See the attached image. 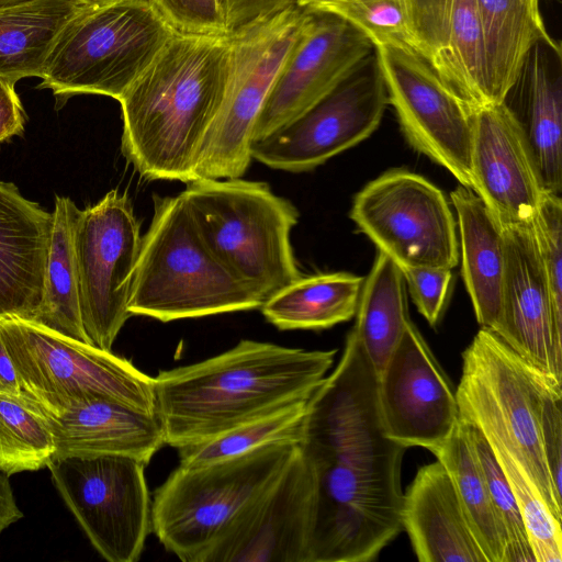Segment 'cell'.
Listing matches in <instances>:
<instances>
[{"label": "cell", "mask_w": 562, "mask_h": 562, "mask_svg": "<svg viewBox=\"0 0 562 562\" xmlns=\"http://www.w3.org/2000/svg\"><path fill=\"white\" fill-rule=\"evenodd\" d=\"M74 0H33L0 8V76L41 77L49 49L81 9Z\"/></svg>", "instance_id": "cell-28"}, {"label": "cell", "mask_w": 562, "mask_h": 562, "mask_svg": "<svg viewBox=\"0 0 562 562\" xmlns=\"http://www.w3.org/2000/svg\"><path fill=\"white\" fill-rule=\"evenodd\" d=\"M355 316L351 330L380 375L409 323L403 271L381 251L363 280Z\"/></svg>", "instance_id": "cell-29"}, {"label": "cell", "mask_w": 562, "mask_h": 562, "mask_svg": "<svg viewBox=\"0 0 562 562\" xmlns=\"http://www.w3.org/2000/svg\"><path fill=\"white\" fill-rule=\"evenodd\" d=\"M23 517L13 496L9 475L0 470V535Z\"/></svg>", "instance_id": "cell-44"}, {"label": "cell", "mask_w": 562, "mask_h": 562, "mask_svg": "<svg viewBox=\"0 0 562 562\" xmlns=\"http://www.w3.org/2000/svg\"><path fill=\"white\" fill-rule=\"evenodd\" d=\"M529 123L526 130L546 191L562 188V87L537 45L530 53Z\"/></svg>", "instance_id": "cell-32"}, {"label": "cell", "mask_w": 562, "mask_h": 562, "mask_svg": "<svg viewBox=\"0 0 562 562\" xmlns=\"http://www.w3.org/2000/svg\"><path fill=\"white\" fill-rule=\"evenodd\" d=\"M296 442H274L195 468L175 469L151 501V531L183 562H202L229 526L282 474Z\"/></svg>", "instance_id": "cell-6"}, {"label": "cell", "mask_w": 562, "mask_h": 562, "mask_svg": "<svg viewBox=\"0 0 562 562\" xmlns=\"http://www.w3.org/2000/svg\"><path fill=\"white\" fill-rule=\"evenodd\" d=\"M401 522L420 562H486L438 460L420 467L403 493Z\"/></svg>", "instance_id": "cell-24"}, {"label": "cell", "mask_w": 562, "mask_h": 562, "mask_svg": "<svg viewBox=\"0 0 562 562\" xmlns=\"http://www.w3.org/2000/svg\"><path fill=\"white\" fill-rule=\"evenodd\" d=\"M547 376L496 334L481 327L462 352L456 396L460 418L507 450L561 519L562 497L552 486L540 440L541 393Z\"/></svg>", "instance_id": "cell-8"}, {"label": "cell", "mask_w": 562, "mask_h": 562, "mask_svg": "<svg viewBox=\"0 0 562 562\" xmlns=\"http://www.w3.org/2000/svg\"><path fill=\"white\" fill-rule=\"evenodd\" d=\"M229 60L228 35L173 32L119 100L122 153L143 178L196 179L199 151L222 105Z\"/></svg>", "instance_id": "cell-3"}, {"label": "cell", "mask_w": 562, "mask_h": 562, "mask_svg": "<svg viewBox=\"0 0 562 562\" xmlns=\"http://www.w3.org/2000/svg\"><path fill=\"white\" fill-rule=\"evenodd\" d=\"M0 337L22 392L43 412L99 396L157 415L154 378L110 350L20 317L0 318Z\"/></svg>", "instance_id": "cell-9"}, {"label": "cell", "mask_w": 562, "mask_h": 562, "mask_svg": "<svg viewBox=\"0 0 562 562\" xmlns=\"http://www.w3.org/2000/svg\"><path fill=\"white\" fill-rule=\"evenodd\" d=\"M350 218L402 270H452L459 261L457 223L443 192L425 177L392 169L367 183Z\"/></svg>", "instance_id": "cell-11"}, {"label": "cell", "mask_w": 562, "mask_h": 562, "mask_svg": "<svg viewBox=\"0 0 562 562\" xmlns=\"http://www.w3.org/2000/svg\"><path fill=\"white\" fill-rule=\"evenodd\" d=\"M503 231L506 269L494 334L529 366L562 382V317L554 311L531 225Z\"/></svg>", "instance_id": "cell-20"}, {"label": "cell", "mask_w": 562, "mask_h": 562, "mask_svg": "<svg viewBox=\"0 0 562 562\" xmlns=\"http://www.w3.org/2000/svg\"><path fill=\"white\" fill-rule=\"evenodd\" d=\"M75 2L86 7H101L124 0H74Z\"/></svg>", "instance_id": "cell-46"}, {"label": "cell", "mask_w": 562, "mask_h": 562, "mask_svg": "<svg viewBox=\"0 0 562 562\" xmlns=\"http://www.w3.org/2000/svg\"><path fill=\"white\" fill-rule=\"evenodd\" d=\"M389 104L375 50L333 92L262 139L251 158L272 169L310 171L368 138Z\"/></svg>", "instance_id": "cell-14"}, {"label": "cell", "mask_w": 562, "mask_h": 562, "mask_svg": "<svg viewBox=\"0 0 562 562\" xmlns=\"http://www.w3.org/2000/svg\"><path fill=\"white\" fill-rule=\"evenodd\" d=\"M555 313L562 317V201L546 192L531 222Z\"/></svg>", "instance_id": "cell-38"}, {"label": "cell", "mask_w": 562, "mask_h": 562, "mask_svg": "<svg viewBox=\"0 0 562 562\" xmlns=\"http://www.w3.org/2000/svg\"><path fill=\"white\" fill-rule=\"evenodd\" d=\"M432 454L450 474L459 501L486 562H506L507 537L462 424Z\"/></svg>", "instance_id": "cell-31"}, {"label": "cell", "mask_w": 562, "mask_h": 562, "mask_svg": "<svg viewBox=\"0 0 562 562\" xmlns=\"http://www.w3.org/2000/svg\"><path fill=\"white\" fill-rule=\"evenodd\" d=\"M363 278L349 272L301 276L270 295L260 306L280 330H319L352 318Z\"/></svg>", "instance_id": "cell-27"}, {"label": "cell", "mask_w": 562, "mask_h": 562, "mask_svg": "<svg viewBox=\"0 0 562 562\" xmlns=\"http://www.w3.org/2000/svg\"><path fill=\"white\" fill-rule=\"evenodd\" d=\"M487 441L514 493L535 562H561V519L549 508L520 463L499 443L491 439Z\"/></svg>", "instance_id": "cell-35"}, {"label": "cell", "mask_w": 562, "mask_h": 562, "mask_svg": "<svg viewBox=\"0 0 562 562\" xmlns=\"http://www.w3.org/2000/svg\"><path fill=\"white\" fill-rule=\"evenodd\" d=\"M128 310L162 323L258 308L263 300L238 280L202 238L183 193L153 198Z\"/></svg>", "instance_id": "cell-4"}, {"label": "cell", "mask_w": 562, "mask_h": 562, "mask_svg": "<svg viewBox=\"0 0 562 562\" xmlns=\"http://www.w3.org/2000/svg\"><path fill=\"white\" fill-rule=\"evenodd\" d=\"M169 26L189 35H228L218 0H149Z\"/></svg>", "instance_id": "cell-39"}, {"label": "cell", "mask_w": 562, "mask_h": 562, "mask_svg": "<svg viewBox=\"0 0 562 562\" xmlns=\"http://www.w3.org/2000/svg\"><path fill=\"white\" fill-rule=\"evenodd\" d=\"M378 391L384 432L406 449L432 453L459 424L456 390L411 321L379 375Z\"/></svg>", "instance_id": "cell-17"}, {"label": "cell", "mask_w": 562, "mask_h": 562, "mask_svg": "<svg viewBox=\"0 0 562 562\" xmlns=\"http://www.w3.org/2000/svg\"><path fill=\"white\" fill-rule=\"evenodd\" d=\"M78 213L72 200L56 196L43 300L32 321L90 344L80 315L74 256V227Z\"/></svg>", "instance_id": "cell-30"}, {"label": "cell", "mask_w": 562, "mask_h": 562, "mask_svg": "<svg viewBox=\"0 0 562 562\" xmlns=\"http://www.w3.org/2000/svg\"><path fill=\"white\" fill-rule=\"evenodd\" d=\"M336 351L243 339L203 361L159 371L154 385L166 445L192 446L310 398Z\"/></svg>", "instance_id": "cell-2"}, {"label": "cell", "mask_w": 562, "mask_h": 562, "mask_svg": "<svg viewBox=\"0 0 562 562\" xmlns=\"http://www.w3.org/2000/svg\"><path fill=\"white\" fill-rule=\"evenodd\" d=\"M173 32L149 0L83 5L53 43L38 88L58 106L82 93L119 101Z\"/></svg>", "instance_id": "cell-7"}, {"label": "cell", "mask_w": 562, "mask_h": 562, "mask_svg": "<svg viewBox=\"0 0 562 562\" xmlns=\"http://www.w3.org/2000/svg\"><path fill=\"white\" fill-rule=\"evenodd\" d=\"M373 50L372 42L346 20L311 11L256 120L251 140L265 138L314 106Z\"/></svg>", "instance_id": "cell-16"}, {"label": "cell", "mask_w": 562, "mask_h": 562, "mask_svg": "<svg viewBox=\"0 0 562 562\" xmlns=\"http://www.w3.org/2000/svg\"><path fill=\"white\" fill-rule=\"evenodd\" d=\"M409 294L429 325L435 326L441 318L447 305L452 273L449 269H407L402 270Z\"/></svg>", "instance_id": "cell-41"}, {"label": "cell", "mask_w": 562, "mask_h": 562, "mask_svg": "<svg viewBox=\"0 0 562 562\" xmlns=\"http://www.w3.org/2000/svg\"><path fill=\"white\" fill-rule=\"evenodd\" d=\"M293 4H296V0H227V34Z\"/></svg>", "instance_id": "cell-42"}, {"label": "cell", "mask_w": 562, "mask_h": 562, "mask_svg": "<svg viewBox=\"0 0 562 562\" xmlns=\"http://www.w3.org/2000/svg\"><path fill=\"white\" fill-rule=\"evenodd\" d=\"M0 392L21 394L18 374L8 350L0 337Z\"/></svg>", "instance_id": "cell-45"}, {"label": "cell", "mask_w": 562, "mask_h": 562, "mask_svg": "<svg viewBox=\"0 0 562 562\" xmlns=\"http://www.w3.org/2000/svg\"><path fill=\"white\" fill-rule=\"evenodd\" d=\"M33 0H0V8L13 7Z\"/></svg>", "instance_id": "cell-47"}, {"label": "cell", "mask_w": 562, "mask_h": 562, "mask_svg": "<svg viewBox=\"0 0 562 562\" xmlns=\"http://www.w3.org/2000/svg\"><path fill=\"white\" fill-rule=\"evenodd\" d=\"M182 191L215 257L263 302L302 276L290 234L294 204L269 184L240 178H198Z\"/></svg>", "instance_id": "cell-5"}, {"label": "cell", "mask_w": 562, "mask_h": 562, "mask_svg": "<svg viewBox=\"0 0 562 562\" xmlns=\"http://www.w3.org/2000/svg\"><path fill=\"white\" fill-rule=\"evenodd\" d=\"M475 4L490 102H505L537 45L544 44L558 57L561 47L546 30L539 0H475Z\"/></svg>", "instance_id": "cell-26"}, {"label": "cell", "mask_w": 562, "mask_h": 562, "mask_svg": "<svg viewBox=\"0 0 562 562\" xmlns=\"http://www.w3.org/2000/svg\"><path fill=\"white\" fill-rule=\"evenodd\" d=\"M311 11L296 4L231 33L229 74L222 105L202 142L198 178H240L251 158L256 120Z\"/></svg>", "instance_id": "cell-10"}, {"label": "cell", "mask_w": 562, "mask_h": 562, "mask_svg": "<svg viewBox=\"0 0 562 562\" xmlns=\"http://www.w3.org/2000/svg\"><path fill=\"white\" fill-rule=\"evenodd\" d=\"M313 477L299 445L279 479L225 531L202 562H308Z\"/></svg>", "instance_id": "cell-19"}, {"label": "cell", "mask_w": 562, "mask_h": 562, "mask_svg": "<svg viewBox=\"0 0 562 562\" xmlns=\"http://www.w3.org/2000/svg\"><path fill=\"white\" fill-rule=\"evenodd\" d=\"M307 10L346 20L374 46L396 45L413 49L406 0H322Z\"/></svg>", "instance_id": "cell-37"}, {"label": "cell", "mask_w": 562, "mask_h": 562, "mask_svg": "<svg viewBox=\"0 0 562 562\" xmlns=\"http://www.w3.org/2000/svg\"><path fill=\"white\" fill-rule=\"evenodd\" d=\"M53 434L41 407L25 393L0 392V470L9 476L47 468Z\"/></svg>", "instance_id": "cell-34"}, {"label": "cell", "mask_w": 562, "mask_h": 562, "mask_svg": "<svg viewBox=\"0 0 562 562\" xmlns=\"http://www.w3.org/2000/svg\"><path fill=\"white\" fill-rule=\"evenodd\" d=\"M145 467L126 456L66 457L47 467L67 507L109 562L139 560L151 531Z\"/></svg>", "instance_id": "cell-12"}, {"label": "cell", "mask_w": 562, "mask_h": 562, "mask_svg": "<svg viewBox=\"0 0 562 562\" xmlns=\"http://www.w3.org/2000/svg\"><path fill=\"white\" fill-rule=\"evenodd\" d=\"M461 420L485 480L496 515L506 532V562H535L514 493L487 439L477 427Z\"/></svg>", "instance_id": "cell-36"}, {"label": "cell", "mask_w": 562, "mask_h": 562, "mask_svg": "<svg viewBox=\"0 0 562 562\" xmlns=\"http://www.w3.org/2000/svg\"><path fill=\"white\" fill-rule=\"evenodd\" d=\"M224 13H225V16H226V5H227V0H218ZM226 19V18H225Z\"/></svg>", "instance_id": "cell-48"}, {"label": "cell", "mask_w": 562, "mask_h": 562, "mask_svg": "<svg viewBox=\"0 0 562 562\" xmlns=\"http://www.w3.org/2000/svg\"><path fill=\"white\" fill-rule=\"evenodd\" d=\"M140 225L125 193L113 189L79 210L74 256L80 315L89 342L112 349L132 316L131 285L140 248Z\"/></svg>", "instance_id": "cell-13"}, {"label": "cell", "mask_w": 562, "mask_h": 562, "mask_svg": "<svg viewBox=\"0 0 562 562\" xmlns=\"http://www.w3.org/2000/svg\"><path fill=\"white\" fill-rule=\"evenodd\" d=\"M539 425L546 467L554 492L562 497V382L552 376L543 382Z\"/></svg>", "instance_id": "cell-40"}, {"label": "cell", "mask_w": 562, "mask_h": 562, "mask_svg": "<svg viewBox=\"0 0 562 562\" xmlns=\"http://www.w3.org/2000/svg\"><path fill=\"white\" fill-rule=\"evenodd\" d=\"M461 246V274L481 327L495 333L506 269L503 227L475 192L459 184L450 192Z\"/></svg>", "instance_id": "cell-25"}, {"label": "cell", "mask_w": 562, "mask_h": 562, "mask_svg": "<svg viewBox=\"0 0 562 562\" xmlns=\"http://www.w3.org/2000/svg\"><path fill=\"white\" fill-rule=\"evenodd\" d=\"M379 375L352 330L307 401L299 449L313 477L308 562H369L403 530L406 448L390 439Z\"/></svg>", "instance_id": "cell-1"}, {"label": "cell", "mask_w": 562, "mask_h": 562, "mask_svg": "<svg viewBox=\"0 0 562 562\" xmlns=\"http://www.w3.org/2000/svg\"><path fill=\"white\" fill-rule=\"evenodd\" d=\"M53 213L0 181V318L33 319L44 293Z\"/></svg>", "instance_id": "cell-22"}, {"label": "cell", "mask_w": 562, "mask_h": 562, "mask_svg": "<svg viewBox=\"0 0 562 562\" xmlns=\"http://www.w3.org/2000/svg\"><path fill=\"white\" fill-rule=\"evenodd\" d=\"M55 443L53 460L66 457L126 456L149 463L166 445L158 415L92 396L46 413Z\"/></svg>", "instance_id": "cell-23"}, {"label": "cell", "mask_w": 562, "mask_h": 562, "mask_svg": "<svg viewBox=\"0 0 562 562\" xmlns=\"http://www.w3.org/2000/svg\"><path fill=\"white\" fill-rule=\"evenodd\" d=\"M413 49L473 109L488 104L475 0H406Z\"/></svg>", "instance_id": "cell-21"}, {"label": "cell", "mask_w": 562, "mask_h": 562, "mask_svg": "<svg viewBox=\"0 0 562 562\" xmlns=\"http://www.w3.org/2000/svg\"><path fill=\"white\" fill-rule=\"evenodd\" d=\"M389 103L408 144L472 188L473 108L406 46H374Z\"/></svg>", "instance_id": "cell-15"}, {"label": "cell", "mask_w": 562, "mask_h": 562, "mask_svg": "<svg viewBox=\"0 0 562 562\" xmlns=\"http://www.w3.org/2000/svg\"><path fill=\"white\" fill-rule=\"evenodd\" d=\"M308 400L293 402L209 440L179 448V467L205 465L274 442L299 443Z\"/></svg>", "instance_id": "cell-33"}, {"label": "cell", "mask_w": 562, "mask_h": 562, "mask_svg": "<svg viewBox=\"0 0 562 562\" xmlns=\"http://www.w3.org/2000/svg\"><path fill=\"white\" fill-rule=\"evenodd\" d=\"M472 190L502 227L531 225L546 194L525 126L506 104L473 109Z\"/></svg>", "instance_id": "cell-18"}, {"label": "cell", "mask_w": 562, "mask_h": 562, "mask_svg": "<svg viewBox=\"0 0 562 562\" xmlns=\"http://www.w3.org/2000/svg\"><path fill=\"white\" fill-rule=\"evenodd\" d=\"M15 81L0 76V143L22 135L26 115L15 91Z\"/></svg>", "instance_id": "cell-43"}]
</instances>
